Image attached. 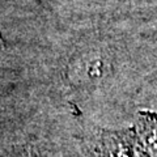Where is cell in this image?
Here are the masks:
<instances>
[{"label": "cell", "mask_w": 157, "mask_h": 157, "mask_svg": "<svg viewBox=\"0 0 157 157\" xmlns=\"http://www.w3.org/2000/svg\"><path fill=\"white\" fill-rule=\"evenodd\" d=\"M137 132L145 152L151 157H157V117L144 115L139 123Z\"/></svg>", "instance_id": "6da1fadb"}]
</instances>
